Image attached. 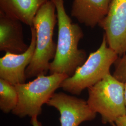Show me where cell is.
<instances>
[{
    "instance_id": "11",
    "label": "cell",
    "mask_w": 126,
    "mask_h": 126,
    "mask_svg": "<svg viewBox=\"0 0 126 126\" xmlns=\"http://www.w3.org/2000/svg\"><path fill=\"white\" fill-rule=\"evenodd\" d=\"M48 0H0V11L32 27L41 7Z\"/></svg>"
},
{
    "instance_id": "9",
    "label": "cell",
    "mask_w": 126,
    "mask_h": 126,
    "mask_svg": "<svg viewBox=\"0 0 126 126\" xmlns=\"http://www.w3.org/2000/svg\"><path fill=\"white\" fill-rule=\"evenodd\" d=\"M22 22L0 11V50L12 54L25 52L29 46L23 40Z\"/></svg>"
},
{
    "instance_id": "14",
    "label": "cell",
    "mask_w": 126,
    "mask_h": 126,
    "mask_svg": "<svg viewBox=\"0 0 126 126\" xmlns=\"http://www.w3.org/2000/svg\"><path fill=\"white\" fill-rule=\"evenodd\" d=\"M113 125V126H126V115L119 118Z\"/></svg>"
},
{
    "instance_id": "3",
    "label": "cell",
    "mask_w": 126,
    "mask_h": 126,
    "mask_svg": "<svg viewBox=\"0 0 126 126\" xmlns=\"http://www.w3.org/2000/svg\"><path fill=\"white\" fill-rule=\"evenodd\" d=\"M118 58L119 55L109 47L104 34L98 50L89 54L85 63L77 68L72 76L62 82L60 87L72 94H80L84 89L94 85L110 74L111 66Z\"/></svg>"
},
{
    "instance_id": "16",
    "label": "cell",
    "mask_w": 126,
    "mask_h": 126,
    "mask_svg": "<svg viewBox=\"0 0 126 126\" xmlns=\"http://www.w3.org/2000/svg\"><path fill=\"white\" fill-rule=\"evenodd\" d=\"M125 100L126 107V81L125 82Z\"/></svg>"
},
{
    "instance_id": "7",
    "label": "cell",
    "mask_w": 126,
    "mask_h": 126,
    "mask_svg": "<svg viewBox=\"0 0 126 126\" xmlns=\"http://www.w3.org/2000/svg\"><path fill=\"white\" fill-rule=\"evenodd\" d=\"M109 47L119 56L126 52V0H112L108 13L99 24Z\"/></svg>"
},
{
    "instance_id": "13",
    "label": "cell",
    "mask_w": 126,
    "mask_h": 126,
    "mask_svg": "<svg viewBox=\"0 0 126 126\" xmlns=\"http://www.w3.org/2000/svg\"><path fill=\"white\" fill-rule=\"evenodd\" d=\"M113 76L117 79L125 83L126 81V52L119 58L114 63Z\"/></svg>"
},
{
    "instance_id": "4",
    "label": "cell",
    "mask_w": 126,
    "mask_h": 126,
    "mask_svg": "<svg viewBox=\"0 0 126 126\" xmlns=\"http://www.w3.org/2000/svg\"><path fill=\"white\" fill-rule=\"evenodd\" d=\"M87 102L95 113L100 114L104 124H113L126 115L125 83L111 73L88 88Z\"/></svg>"
},
{
    "instance_id": "1",
    "label": "cell",
    "mask_w": 126,
    "mask_h": 126,
    "mask_svg": "<svg viewBox=\"0 0 126 126\" xmlns=\"http://www.w3.org/2000/svg\"><path fill=\"white\" fill-rule=\"evenodd\" d=\"M54 3L58 23V38L54 58L50 63V75L59 73L71 77L78 68L86 61V54L79 49L78 45L83 32L78 24L73 23L68 16L64 0H50Z\"/></svg>"
},
{
    "instance_id": "2",
    "label": "cell",
    "mask_w": 126,
    "mask_h": 126,
    "mask_svg": "<svg viewBox=\"0 0 126 126\" xmlns=\"http://www.w3.org/2000/svg\"><path fill=\"white\" fill-rule=\"evenodd\" d=\"M56 8L48 0L40 7L35 15L33 25L36 32V47L31 63L25 71L27 79L45 75L49 71L50 61L56 54L57 44L53 40L57 22Z\"/></svg>"
},
{
    "instance_id": "8",
    "label": "cell",
    "mask_w": 126,
    "mask_h": 126,
    "mask_svg": "<svg viewBox=\"0 0 126 126\" xmlns=\"http://www.w3.org/2000/svg\"><path fill=\"white\" fill-rule=\"evenodd\" d=\"M31 41L27 50L21 54L6 52L0 59V79L15 86L25 83V71L31 63L36 47V32L31 27Z\"/></svg>"
},
{
    "instance_id": "12",
    "label": "cell",
    "mask_w": 126,
    "mask_h": 126,
    "mask_svg": "<svg viewBox=\"0 0 126 126\" xmlns=\"http://www.w3.org/2000/svg\"><path fill=\"white\" fill-rule=\"evenodd\" d=\"M18 95L15 86L0 79V109L5 113L12 112L18 103Z\"/></svg>"
},
{
    "instance_id": "6",
    "label": "cell",
    "mask_w": 126,
    "mask_h": 126,
    "mask_svg": "<svg viewBox=\"0 0 126 126\" xmlns=\"http://www.w3.org/2000/svg\"><path fill=\"white\" fill-rule=\"evenodd\" d=\"M46 104L59 111L61 126H79L94 120L97 115L86 100L62 92L54 93Z\"/></svg>"
},
{
    "instance_id": "10",
    "label": "cell",
    "mask_w": 126,
    "mask_h": 126,
    "mask_svg": "<svg viewBox=\"0 0 126 126\" xmlns=\"http://www.w3.org/2000/svg\"><path fill=\"white\" fill-rule=\"evenodd\" d=\"M112 0H74L72 16L87 27L99 24L108 13Z\"/></svg>"
},
{
    "instance_id": "15",
    "label": "cell",
    "mask_w": 126,
    "mask_h": 126,
    "mask_svg": "<svg viewBox=\"0 0 126 126\" xmlns=\"http://www.w3.org/2000/svg\"><path fill=\"white\" fill-rule=\"evenodd\" d=\"M31 123L32 126H42V123L37 120V116L32 117Z\"/></svg>"
},
{
    "instance_id": "5",
    "label": "cell",
    "mask_w": 126,
    "mask_h": 126,
    "mask_svg": "<svg viewBox=\"0 0 126 126\" xmlns=\"http://www.w3.org/2000/svg\"><path fill=\"white\" fill-rule=\"evenodd\" d=\"M69 77L55 73L49 76L41 75L27 83L15 85L18 93V103L12 113L20 118L38 116L42 112V106L48 102L55 91L60 87Z\"/></svg>"
}]
</instances>
